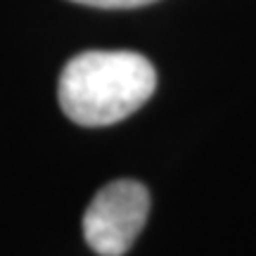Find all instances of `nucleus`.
Returning <instances> with one entry per match:
<instances>
[{"label": "nucleus", "instance_id": "nucleus-2", "mask_svg": "<svg viewBox=\"0 0 256 256\" xmlns=\"http://www.w3.org/2000/svg\"><path fill=\"white\" fill-rule=\"evenodd\" d=\"M150 214V192L138 180L104 185L86 209L83 235L100 256H124L133 247Z\"/></svg>", "mask_w": 256, "mask_h": 256}, {"label": "nucleus", "instance_id": "nucleus-1", "mask_svg": "<svg viewBox=\"0 0 256 256\" xmlns=\"http://www.w3.org/2000/svg\"><path fill=\"white\" fill-rule=\"evenodd\" d=\"M156 88L147 57L130 50H88L66 62L57 98L62 112L81 126H112L145 104Z\"/></svg>", "mask_w": 256, "mask_h": 256}, {"label": "nucleus", "instance_id": "nucleus-3", "mask_svg": "<svg viewBox=\"0 0 256 256\" xmlns=\"http://www.w3.org/2000/svg\"><path fill=\"white\" fill-rule=\"evenodd\" d=\"M81 5H90V8H102V10H126V8H142L156 0H74Z\"/></svg>", "mask_w": 256, "mask_h": 256}]
</instances>
